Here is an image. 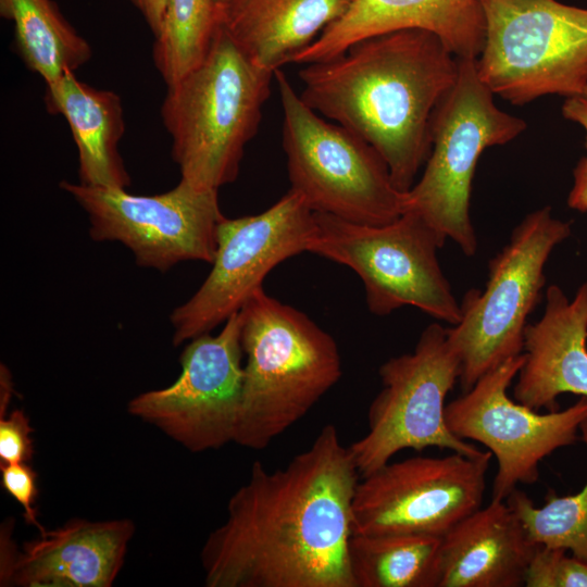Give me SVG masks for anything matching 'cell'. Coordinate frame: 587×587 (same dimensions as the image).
I'll return each instance as SVG.
<instances>
[{
    "label": "cell",
    "instance_id": "d6986e66",
    "mask_svg": "<svg viewBox=\"0 0 587 587\" xmlns=\"http://www.w3.org/2000/svg\"><path fill=\"white\" fill-rule=\"evenodd\" d=\"M538 546L507 501L491 499L441 537L438 587L524 586Z\"/></svg>",
    "mask_w": 587,
    "mask_h": 587
},
{
    "label": "cell",
    "instance_id": "5b68a950",
    "mask_svg": "<svg viewBox=\"0 0 587 587\" xmlns=\"http://www.w3.org/2000/svg\"><path fill=\"white\" fill-rule=\"evenodd\" d=\"M283 108V148L290 189L313 212L365 225H385L405 211L389 168L362 137L322 118L309 108L286 75L276 70Z\"/></svg>",
    "mask_w": 587,
    "mask_h": 587
},
{
    "label": "cell",
    "instance_id": "e0dca14e",
    "mask_svg": "<svg viewBox=\"0 0 587 587\" xmlns=\"http://www.w3.org/2000/svg\"><path fill=\"white\" fill-rule=\"evenodd\" d=\"M409 28L433 33L459 59H476L485 39L479 0H353L292 63L327 60L366 37Z\"/></svg>",
    "mask_w": 587,
    "mask_h": 587
},
{
    "label": "cell",
    "instance_id": "4dcf8cb0",
    "mask_svg": "<svg viewBox=\"0 0 587 587\" xmlns=\"http://www.w3.org/2000/svg\"><path fill=\"white\" fill-rule=\"evenodd\" d=\"M562 114L566 120L575 122L586 132L587 150V87L579 93L567 97L562 105Z\"/></svg>",
    "mask_w": 587,
    "mask_h": 587
},
{
    "label": "cell",
    "instance_id": "5bb4252c",
    "mask_svg": "<svg viewBox=\"0 0 587 587\" xmlns=\"http://www.w3.org/2000/svg\"><path fill=\"white\" fill-rule=\"evenodd\" d=\"M491 457L452 452L389 461L358 482L352 534L442 537L482 507Z\"/></svg>",
    "mask_w": 587,
    "mask_h": 587
},
{
    "label": "cell",
    "instance_id": "9c48e42d",
    "mask_svg": "<svg viewBox=\"0 0 587 587\" xmlns=\"http://www.w3.org/2000/svg\"><path fill=\"white\" fill-rule=\"evenodd\" d=\"M571 234V223L553 217L550 207L527 214L490 260L484 291L465 294L461 321L447 328L460 359L463 392L486 373L523 353L526 321L546 282L545 265Z\"/></svg>",
    "mask_w": 587,
    "mask_h": 587
},
{
    "label": "cell",
    "instance_id": "3957f363",
    "mask_svg": "<svg viewBox=\"0 0 587 587\" xmlns=\"http://www.w3.org/2000/svg\"><path fill=\"white\" fill-rule=\"evenodd\" d=\"M239 314L246 362L234 442L262 450L337 384L340 353L327 332L263 287Z\"/></svg>",
    "mask_w": 587,
    "mask_h": 587
},
{
    "label": "cell",
    "instance_id": "cb8c5ba5",
    "mask_svg": "<svg viewBox=\"0 0 587 587\" xmlns=\"http://www.w3.org/2000/svg\"><path fill=\"white\" fill-rule=\"evenodd\" d=\"M215 27V0H167L163 25L152 48L154 66L166 86L203 61Z\"/></svg>",
    "mask_w": 587,
    "mask_h": 587
},
{
    "label": "cell",
    "instance_id": "ac0fdd59",
    "mask_svg": "<svg viewBox=\"0 0 587 587\" xmlns=\"http://www.w3.org/2000/svg\"><path fill=\"white\" fill-rule=\"evenodd\" d=\"M587 282L570 300L557 285L546 292L541 319L527 324L525 361L513 399L535 411L559 409L558 397H587Z\"/></svg>",
    "mask_w": 587,
    "mask_h": 587
},
{
    "label": "cell",
    "instance_id": "f546056e",
    "mask_svg": "<svg viewBox=\"0 0 587 587\" xmlns=\"http://www.w3.org/2000/svg\"><path fill=\"white\" fill-rule=\"evenodd\" d=\"M573 175L574 184L569 195L567 204L574 210L587 212V155L578 161Z\"/></svg>",
    "mask_w": 587,
    "mask_h": 587
},
{
    "label": "cell",
    "instance_id": "9a60e30c",
    "mask_svg": "<svg viewBox=\"0 0 587 587\" xmlns=\"http://www.w3.org/2000/svg\"><path fill=\"white\" fill-rule=\"evenodd\" d=\"M240 335L238 311L217 335L189 340L180 353L178 378L165 388L137 395L128 401L127 412L193 453L234 442L243 386Z\"/></svg>",
    "mask_w": 587,
    "mask_h": 587
},
{
    "label": "cell",
    "instance_id": "603a6c76",
    "mask_svg": "<svg viewBox=\"0 0 587 587\" xmlns=\"http://www.w3.org/2000/svg\"><path fill=\"white\" fill-rule=\"evenodd\" d=\"M441 537L355 535L348 558L354 587H438Z\"/></svg>",
    "mask_w": 587,
    "mask_h": 587
},
{
    "label": "cell",
    "instance_id": "44dd1931",
    "mask_svg": "<svg viewBox=\"0 0 587 587\" xmlns=\"http://www.w3.org/2000/svg\"><path fill=\"white\" fill-rule=\"evenodd\" d=\"M46 109L66 120L78 150L79 183L87 186L127 188L130 177L120 154L125 132L120 96L91 87L68 71L46 84Z\"/></svg>",
    "mask_w": 587,
    "mask_h": 587
},
{
    "label": "cell",
    "instance_id": "1f68e13d",
    "mask_svg": "<svg viewBox=\"0 0 587 587\" xmlns=\"http://www.w3.org/2000/svg\"><path fill=\"white\" fill-rule=\"evenodd\" d=\"M0 416L5 415V409L10 402L13 392V380L10 371L4 364L0 367Z\"/></svg>",
    "mask_w": 587,
    "mask_h": 587
},
{
    "label": "cell",
    "instance_id": "7a4b0ae2",
    "mask_svg": "<svg viewBox=\"0 0 587 587\" xmlns=\"http://www.w3.org/2000/svg\"><path fill=\"white\" fill-rule=\"evenodd\" d=\"M458 71L459 59L436 35L399 29L305 64L298 73L299 95L316 113L372 145L405 192L429 155L433 114Z\"/></svg>",
    "mask_w": 587,
    "mask_h": 587
},
{
    "label": "cell",
    "instance_id": "7c38bea8",
    "mask_svg": "<svg viewBox=\"0 0 587 587\" xmlns=\"http://www.w3.org/2000/svg\"><path fill=\"white\" fill-rule=\"evenodd\" d=\"M60 188L87 213L92 240L123 243L141 267L165 272L184 261L214 260L224 217L215 189H198L183 179L151 196L67 180Z\"/></svg>",
    "mask_w": 587,
    "mask_h": 587
},
{
    "label": "cell",
    "instance_id": "4316f807",
    "mask_svg": "<svg viewBox=\"0 0 587 587\" xmlns=\"http://www.w3.org/2000/svg\"><path fill=\"white\" fill-rule=\"evenodd\" d=\"M34 429L23 409L0 416V466L29 463L34 455Z\"/></svg>",
    "mask_w": 587,
    "mask_h": 587
},
{
    "label": "cell",
    "instance_id": "2e32d148",
    "mask_svg": "<svg viewBox=\"0 0 587 587\" xmlns=\"http://www.w3.org/2000/svg\"><path fill=\"white\" fill-rule=\"evenodd\" d=\"M136 532L128 519H72L39 533L18 551L11 532L1 534V586L111 587Z\"/></svg>",
    "mask_w": 587,
    "mask_h": 587
},
{
    "label": "cell",
    "instance_id": "52a82bcc",
    "mask_svg": "<svg viewBox=\"0 0 587 587\" xmlns=\"http://www.w3.org/2000/svg\"><path fill=\"white\" fill-rule=\"evenodd\" d=\"M485 39L482 82L512 104L587 87V9L558 0H479Z\"/></svg>",
    "mask_w": 587,
    "mask_h": 587
},
{
    "label": "cell",
    "instance_id": "83f0119b",
    "mask_svg": "<svg viewBox=\"0 0 587 587\" xmlns=\"http://www.w3.org/2000/svg\"><path fill=\"white\" fill-rule=\"evenodd\" d=\"M1 486L22 508L27 524L39 533L46 528L38 521L36 503L38 499L37 473L29 463H12L0 466Z\"/></svg>",
    "mask_w": 587,
    "mask_h": 587
},
{
    "label": "cell",
    "instance_id": "4fadbf2b",
    "mask_svg": "<svg viewBox=\"0 0 587 587\" xmlns=\"http://www.w3.org/2000/svg\"><path fill=\"white\" fill-rule=\"evenodd\" d=\"M524 361V352L508 359L445 408L447 425L457 437L484 445L496 458L491 499L505 500L519 484L536 483L540 462L574 445L587 419V397L547 413L510 398L508 388Z\"/></svg>",
    "mask_w": 587,
    "mask_h": 587
},
{
    "label": "cell",
    "instance_id": "7402d4cb",
    "mask_svg": "<svg viewBox=\"0 0 587 587\" xmlns=\"http://www.w3.org/2000/svg\"><path fill=\"white\" fill-rule=\"evenodd\" d=\"M0 15L13 24L14 48L46 84L75 72L92 55L90 45L53 0H0Z\"/></svg>",
    "mask_w": 587,
    "mask_h": 587
},
{
    "label": "cell",
    "instance_id": "f1b7e54d",
    "mask_svg": "<svg viewBox=\"0 0 587 587\" xmlns=\"http://www.w3.org/2000/svg\"><path fill=\"white\" fill-rule=\"evenodd\" d=\"M143 17L154 37L161 32L167 0H127Z\"/></svg>",
    "mask_w": 587,
    "mask_h": 587
},
{
    "label": "cell",
    "instance_id": "8992f818",
    "mask_svg": "<svg viewBox=\"0 0 587 587\" xmlns=\"http://www.w3.org/2000/svg\"><path fill=\"white\" fill-rule=\"evenodd\" d=\"M494 96L479 78L475 59H459L455 83L433 114L423 174L407 191L404 212L419 215L467 257L478 247L470 214L478 159L487 148L505 145L526 128L522 118L500 110Z\"/></svg>",
    "mask_w": 587,
    "mask_h": 587
},
{
    "label": "cell",
    "instance_id": "d6a6232c",
    "mask_svg": "<svg viewBox=\"0 0 587 587\" xmlns=\"http://www.w3.org/2000/svg\"><path fill=\"white\" fill-rule=\"evenodd\" d=\"M222 1H224V0H215L216 3H220V2H222Z\"/></svg>",
    "mask_w": 587,
    "mask_h": 587
},
{
    "label": "cell",
    "instance_id": "8fae6325",
    "mask_svg": "<svg viewBox=\"0 0 587 587\" xmlns=\"http://www.w3.org/2000/svg\"><path fill=\"white\" fill-rule=\"evenodd\" d=\"M314 232V212L291 189L262 213L224 216L217 227V247L209 275L170 315L173 345L179 346L225 323L263 287L264 278L276 265L309 252Z\"/></svg>",
    "mask_w": 587,
    "mask_h": 587
},
{
    "label": "cell",
    "instance_id": "277c9868",
    "mask_svg": "<svg viewBox=\"0 0 587 587\" xmlns=\"http://www.w3.org/2000/svg\"><path fill=\"white\" fill-rule=\"evenodd\" d=\"M274 73L248 59L216 21L205 58L167 85L161 105L180 179L218 190L237 178Z\"/></svg>",
    "mask_w": 587,
    "mask_h": 587
},
{
    "label": "cell",
    "instance_id": "ffe728a7",
    "mask_svg": "<svg viewBox=\"0 0 587 587\" xmlns=\"http://www.w3.org/2000/svg\"><path fill=\"white\" fill-rule=\"evenodd\" d=\"M353 0H224L216 21L255 65L275 72L350 8Z\"/></svg>",
    "mask_w": 587,
    "mask_h": 587
},
{
    "label": "cell",
    "instance_id": "ba28073f",
    "mask_svg": "<svg viewBox=\"0 0 587 587\" xmlns=\"http://www.w3.org/2000/svg\"><path fill=\"white\" fill-rule=\"evenodd\" d=\"M309 252L351 268L363 282L371 313L404 305L457 325L461 305L437 257L446 239L412 212L385 225H365L314 212Z\"/></svg>",
    "mask_w": 587,
    "mask_h": 587
},
{
    "label": "cell",
    "instance_id": "30bf717a",
    "mask_svg": "<svg viewBox=\"0 0 587 587\" xmlns=\"http://www.w3.org/2000/svg\"><path fill=\"white\" fill-rule=\"evenodd\" d=\"M460 359L448 329L429 324L410 353L378 370L382 390L367 411V433L349 446L361 476L382 467L403 449L429 447L469 457L484 451L457 437L445 417L446 398L460 376Z\"/></svg>",
    "mask_w": 587,
    "mask_h": 587
},
{
    "label": "cell",
    "instance_id": "484cf974",
    "mask_svg": "<svg viewBox=\"0 0 587 587\" xmlns=\"http://www.w3.org/2000/svg\"><path fill=\"white\" fill-rule=\"evenodd\" d=\"M560 548L538 546L526 572V587H587V562Z\"/></svg>",
    "mask_w": 587,
    "mask_h": 587
},
{
    "label": "cell",
    "instance_id": "6da1fadb",
    "mask_svg": "<svg viewBox=\"0 0 587 587\" xmlns=\"http://www.w3.org/2000/svg\"><path fill=\"white\" fill-rule=\"evenodd\" d=\"M360 473L333 424L275 471L255 461L202 546L208 587H354L348 547Z\"/></svg>",
    "mask_w": 587,
    "mask_h": 587
},
{
    "label": "cell",
    "instance_id": "d4e9b609",
    "mask_svg": "<svg viewBox=\"0 0 587 587\" xmlns=\"http://www.w3.org/2000/svg\"><path fill=\"white\" fill-rule=\"evenodd\" d=\"M579 432L587 448V419L580 424ZM505 501L535 544L563 549L587 562V483L574 495L548 494L541 507H536L517 488Z\"/></svg>",
    "mask_w": 587,
    "mask_h": 587
}]
</instances>
